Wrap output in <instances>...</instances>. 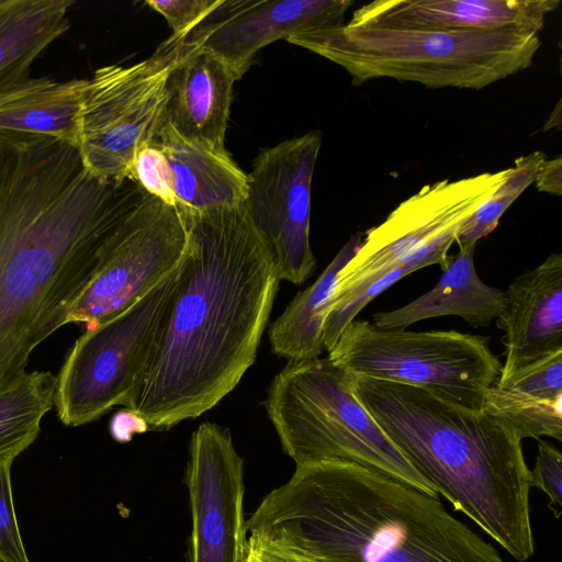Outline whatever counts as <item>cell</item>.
<instances>
[{"mask_svg":"<svg viewBox=\"0 0 562 562\" xmlns=\"http://www.w3.org/2000/svg\"><path fill=\"white\" fill-rule=\"evenodd\" d=\"M143 195L90 173L68 144L0 133V391L69 324Z\"/></svg>","mask_w":562,"mask_h":562,"instance_id":"obj_1","label":"cell"},{"mask_svg":"<svg viewBox=\"0 0 562 562\" xmlns=\"http://www.w3.org/2000/svg\"><path fill=\"white\" fill-rule=\"evenodd\" d=\"M181 214L188 247L127 409L153 430L199 417L236 387L256 359L280 282L244 203Z\"/></svg>","mask_w":562,"mask_h":562,"instance_id":"obj_2","label":"cell"},{"mask_svg":"<svg viewBox=\"0 0 562 562\" xmlns=\"http://www.w3.org/2000/svg\"><path fill=\"white\" fill-rule=\"evenodd\" d=\"M246 526L248 536L317 559L504 562L438 498L352 462L295 465Z\"/></svg>","mask_w":562,"mask_h":562,"instance_id":"obj_3","label":"cell"},{"mask_svg":"<svg viewBox=\"0 0 562 562\" xmlns=\"http://www.w3.org/2000/svg\"><path fill=\"white\" fill-rule=\"evenodd\" d=\"M349 375L356 397L438 495L518 562L528 561L535 552L530 469L514 427L416 386Z\"/></svg>","mask_w":562,"mask_h":562,"instance_id":"obj_4","label":"cell"},{"mask_svg":"<svg viewBox=\"0 0 562 562\" xmlns=\"http://www.w3.org/2000/svg\"><path fill=\"white\" fill-rule=\"evenodd\" d=\"M286 41L340 66L353 86L392 78L472 90L529 68L541 46L539 34L514 29L419 30L351 22Z\"/></svg>","mask_w":562,"mask_h":562,"instance_id":"obj_5","label":"cell"},{"mask_svg":"<svg viewBox=\"0 0 562 562\" xmlns=\"http://www.w3.org/2000/svg\"><path fill=\"white\" fill-rule=\"evenodd\" d=\"M266 409L295 465L352 462L438 498L356 397L350 375L327 357L288 361L268 389Z\"/></svg>","mask_w":562,"mask_h":562,"instance_id":"obj_6","label":"cell"},{"mask_svg":"<svg viewBox=\"0 0 562 562\" xmlns=\"http://www.w3.org/2000/svg\"><path fill=\"white\" fill-rule=\"evenodd\" d=\"M327 358L351 375L423 389L470 412H482L502 371L488 337L457 330L382 329L353 319Z\"/></svg>","mask_w":562,"mask_h":562,"instance_id":"obj_7","label":"cell"},{"mask_svg":"<svg viewBox=\"0 0 562 562\" xmlns=\"http://www.w3.org/2000/svg\"><path fill=\"white\" fill-rule=\"evenodd\" d=\"M178 268L133 305L86 329L75 341L55 382L54 407L65 426H82L114 406L126 411L132 406L155 350Z\"/></svg>","mask_w":562,"mask_h":562,"instance_id":"obj_8","label":"cell"},{"mask_svg":"<svg viewBox=\"0 0 562 562\" xmlns=\"http://www.w3.org/2000/svg\"><path fill=\"white\" fill-rule=\"evenodd\" d=\"M509 168L458 180H438L401 202L339 272L328 311L361 294L391 270L409 263L449 262L448 250L463 222L506 179ZM327 311V312H328Z\"/></svg>","mask_w":562,"mask_h":562,"instance_id":"obj_9","label":"cell"},{"mask_svg":"<svg viewBox=\"0 0 562 562\" xmlns=\"http://www.w3.org/2000/svg\"><path fill=\"white\" fill-rule=\"evenodd\" d=\"M187 37L171 35L148 58L101 67L89 79L77 150L90 173L131 179L138 150L165 123L167 78L189 47Z\"/></svg>","mask_w":562,"mask_h":562,"instance_id":"obj_10","label":"cell"},{"mask_svg":"<svg viewBox=\"0 0 562 562\" xmlns=\"http://www.w3.org/2000/svg\"><path fill=\"white\" fill-rule=\"evenodd\" d=\"M188 239L184 216L145 193L109 258L75 302L69 323L90 329L133 305L179 267Z\"/></svg>","mask_w":562,"mask_h":562,"instance_id":"obj_11","label":"cell"},{"mask_svg":"<svg viewBox=\"0 0 562 562\" xmlns=\"http://www.w3.org/2000/svg\"><path fill=\"white\" fill-rule=\"evenodd\" d=\"M322 138L317 132L266 148L252 161L244 202L280 280L300 284L316 267L310 243L311 189Z\"/></svg>","mask_w":562,"mask_h":562,"instance_id":"obj_12","label":"cell"},{"mask_svg":"<svg viewBox=\"0 0 562 562\" xmlns=\"http://www.w3.org/2000/svg\"><path fill=\"white\" fill-rule=\"evenodd\" d=\"M186 480L192 522L190 562H245L244 459L228 428L203 423L192 434Z\"/></svg>","mask_w":562,"mask_h":562,"instance_id":"obj_13","label":"cell"},{"mask_svg":"<svg viewBox=\"0 0 562 562\" xmlns=\"http://www.w3.org/2000/svg\"><path fill=\"white\" fill-rule=\"evenodd\" d=\"M131 180L181 213L243 204L248 189V175L226 149L186 138L167 122L138 150Z\"/></svg>","mask_w":562,"mask_h":562,"instance_id":"obj_14","label":"cell"},{"mask_svg":"<svg viewBox=\"0 0 562 562\" xmlns=\"http://www.w3.org/2000/svg\"><path fill=\"white\" fill-rule=\"evenodd\" d=\"M351 0H223L187 37L222 57L239 80L256 53L297 33L338 27Z\"/></svg>","mask_w":562,"mask_h":562,"instance_id":"obj_15","label":"cell"},{"mask_svg":"<svg viewBox=\"0 0 562 562\" xmlns=\"http://www.w3.org/2000/svg\"><path fill=\"white\" fill-rule=\"evenodd\" d=\"M503 313L505 362L498 380L551 353L562 351V255L516 277L505 291Z\"/></svg>","mask_w":562,"mask_h":562,"instance_id":"obj_16","label":"cell"},{"mask_svg":"<svg viewBox=\"0 0 562 562\" xmlns=\"http://www.w3.org/2000/svg\"><path fill=\"white\" fill-rule=\"evenodd\" d=\"M560 0H376L349 22L419 30H521L539 34Z\"/></svg>","mask_w":562,"mask_h":562,"instance_id":"obj_17","label":"cell"},{"mask_svg":"<svg viewBox=\"0 0 562 562\" xmlns=\"http://www.w3.org/2000/svg\"><path fill=\"white\" fill-rule=\"evenodd\" d=\"M188 42L167 78L165 122L186 138L222 150L237 79L216 53Z\"/></svg>","mask_w":562,"mask_h":562,"instance_id":"obj_18","label":"cell"},{"mask_svg":"<svg viewBox=\"0 0 562 562\" xmlns=\"http://www.w3.org/2000/svg\"><path fill=\"white\" fill-rule=\"evenodd\" d=\"M475 246L459 247L449 256L436 285L411 303L373 315V325L382 329H405L427 318L458 315L472 327H485L505 308V291L485 284L474 266Z\"/></svg>","mask_w":562,"mask_h":562,"instance_id":"obj_19","label":"cell"},{"mask_svg":"<svg viewBox=\"0 0 562 562\" xmlns=\"http://www.w3.org/2000/svg\"><path fill=\"white\" fill-rule=\"evenodd\" d=\"M88 83L27 77L0 93V133L44 136L77 148Z\"/></svg>","mask_w":562,"mask_h":562,"instance_id":"obj_20","label":"cell"},{"mask_svg":"<svg viewBox=\"0 0 562 562\" xmlns=\"http://www.w3.org/2000/svg\"><path fill=\"white\" fill-rule=\"evenodd\" d=\"M485 411L504 418L520 439L562 440V351L526 366L487 391Z\"/></svg>","mask_w":562,"mask_h":562,"instance_id":"obj_21","label":"cell"},{"mask_svg":"<svg viewBox=\"0 0 562 562\" xmlns=\"http://www.w3.org/2000/svg\"><path fill=\"white\" fill-rule=\"evenodd\" d=\"M75 0H0V93L30 77L32 65L70 27Z\"/></svg>","mask_w":562,"mask_h":562,"instance_id":"obj_22","label":"cell"},{"mask_svg":"<svg viewBox=\"0 0 562 562\" xmlns=\"http://www.w3.org/2000/svg\"><path fill=\"white\" fill-rule=\"evenodd\" d=\"M357 233L340 248L316 281L300 292L271 325L269 339L273 353L288 361L319 358L325 351L324 322L336 290L339 272L361 246Z\"/></svg>","mask_w":562,"mask_h":562,"instance_id":"obj_23","label":"cell"},{"mask_svg":"<svg viewBox=\"0 0 562 562\" xmlns=\"http://www.w3.org/2000/svg\"><path fill=\"white\" fill-rule=\"evenodd\" d=\"M55 382L49 371H33L0 391V457L16 458L37 439L54 407Z\"/></svg>","mask_w":562,"mask_h":562,"instance_id":"obj_24","label":"cell"},{"mask_svg":"<svg viewBox=\"0 0 562 562\" xmlns=\"http://www.w3.org/2000/svg\"><path fill=\"white\" fill-rule=\"evenodd\" d=\"M546 158L541 150L516 158L506 179L461 225L456 237L459 247L476 246L495 229L505 211L535 182Z\"/></svg>","mask_w":562,"mask_h":562,"instance_id":"obj_25","label":"cell"},{"mask_svg":"<svg viewBox=\"0 0 562 562\" xmlns=\"http://www.w3.org/2000/svg\"><path fill=\"white\" fill-rule=\"evenodd\" d=\"M15 458L0 457V554L10 562H30L14 510L11 468Z\"/></svg>","mask_w":562,"mask_h":562,"instance_id":"obj_26","label":"cell"},{"mask_svg":"<svg viewBox=\"0 0 562 562\" xmlns=\"http://www.w3.org/2000/svg\"><path fill=\"white\" fill-rule=\"evenodd\" d=\"M223 0H147L145 4L167 21L172 35L188 36Z\"/></svg>","mask_w":562,"mask_h":562,"instance_id":"obj_27","label":"cell"},{"mask_svg":"<svg viewBox=\"0 0 562 562\" xmlns=\"http://www.w3.org/2000/svg\"><path fill=\"white\" fill-rule=\"evenodd\" d=\"M539 440L538 454L532 470H530L531 487L544 492L553 504L552 510L560 516L562 501V454L551 443ZM550 505V506H551Z\"/></svg>","mask_w":562,"mask_h":562,"instance_id":"obj_28","label":"cell"},{"mask_svg":"<svg viewBox=\"0 0 562 562\" xmlns=\"http://www.w3.org/2000/svg\"><path fill=\"white\" fill-rule=\"evenodd\" d=\"M245 562H357L350 559H317L248 536Z\"/></svg>","mask_w":562,"mask_h":562,"instance_id":"obj_29","label":"cell"},{"mask_svg":"<svg viewBox=\"0 0 562 562\" xmlns=\"http://www.w3.org/2000/svg\"><path fill=\"white\" fill-rule=\"evenodd\" d=\"M539 191L549 194H562V157L546 158L536 176L535 182Z\"/></svg>","mask_w":562,"mask_h":562,"instance_id":"obj_30","label":"cell"},{"mask_svg":"<svg viewBox=\"0 0 562 562\" xmlns=\"http://www.w3.org/2000/svg\"><path fill=\"white\" fill-rule=\"evenodd\" d=\"M0 562H10V561H8L5 558H3V557L0 554Z\"/></svg>","mask_w":562,"mask_h":562,"instance_id":"obj_31","label":"cell"}]
</instances>
